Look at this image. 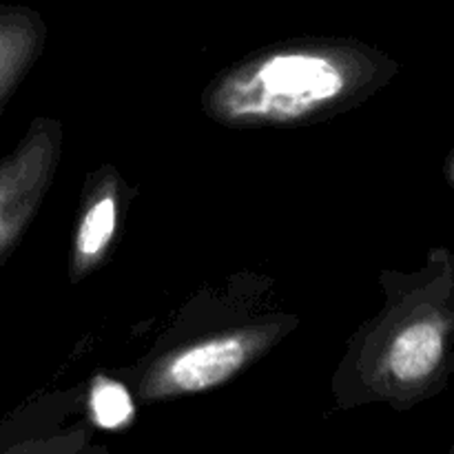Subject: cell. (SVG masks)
I'll list each match as a JSON object with an SVG mask.
<instances>
[{
    "instance_id": "1",
    "label": "cell",
    "mask_w": 454,
    "mask_h": 454,
    "mask_svg": "<svg viewBox=\"0 0 454 454\" xmlns=\"http://www.w3.org/2000/svg\"><path fill=\"white\" fill-rule=\"evenodd\" d=\"M397 71V60L362 40H284L220 71L202 91V109L231 129L304 127L364 105Z\"/></svg>"
},
{
    "instance_id": "2",
    "label": "cell",
    "mask_w": 454,
    "mask_h": 454,
    "mask_svg": "<svg viewBox=\"0 0 454 454\" xmlns=\"http://www.w3.org/2000/svg\"><path fill=\"white\" fill-rule=\"evenodd\" d=\"M384 306L348 341L333 377L340 406L411 408L454 371V257L433 251L417 273H381Z\"/></svg>"
},
{
    "instance_id": "3",
    "label": "cell",
    "mask_w": 454,
    "mask_h": 454,
    "mask_svg": "<svg viewBox=\"0 0 454 454\" xmlns=\"http://www.w3.org/2000/svg\"><path fill=\"white\" fill-rule=\"evenodd\" d=\"M184 328L189 333L168 335L142 364L137 397L146 403L220 388L264 357L297 326L295 315L235 313L229 324Z\"/></svg>"
},
{
    "instance_id": "4",
    "label": "cell",
    "mask_w": 454,
    "mask_h": 454,
    "mask_svg": "<svg viewBox=\"0 0 454 454\" xmlns=\"http://www.w3.org/2000/svg\"><path fill=\"white\" fill-rule=\"evenodd\" d=\"M62 155V122L31 120L18 145L0 158V269L38 215Z\"/></svg>"
},
{
    "instance_id": "5",
    "label": "cell",
    "mask_w": 454,
    "mask_h": 454,
    "mask_svg": "<svg viewBox=\"0 0 454 454\" xmlns=\"http://www.w3.org/2000/svg\"><path fill=\"white\" fill-rule=\"evenodd\" d=\"M131 193L127 180L114 164H102L87 177L71 244V284L82 282L105 264L120 235V220L124 217Z\"/></svg>"
},
{
    "instance_id": "6",
    "label": "cell",
    "mask_w": 454,
    "mask_h": 454,
    "mask_svg": "<svg viewBox=\"0 0 454 454\" xmlns=\"http://www.w3.org/2000/svg\"><path fill=\"white\" fill-rule=\"evenodd\" d=\"M47 44V25L35 9L0 4V115Z\"/></svg>"
},
{
    "instance_id": "7",
    "label": "cell",
    "mask_w": 454,
    "mask_h": 454,
    "mask_svg": "<svg viewBox=\"0 0 454 454\" xmlns=\"http://www.w3.org/2000/svg\"><path fill=\"white\" fill-rule=\"evenodd\" d=\"M89 419L102 430H122L136 419V402L122 381L98 375L89 384L87 393Z\"/></svg>"
},
{
    "instance_id": "8",
    "label": "cell",
    "mask_w": 454,
    "mask_h": 454,
    "mask_svg": "<svg viewBox=\"0 0 454 454\" xmlns=\"http://www.w3.org/2000/svg\"><path fill=\"white\" fill-rule=\"evenodd\" d=\"M446 177L450 180V184L454 186V151H452V155L448 158V162H446Z\"/></svg>"
}]
</instances>
